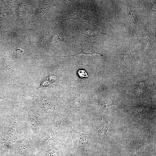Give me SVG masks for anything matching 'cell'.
<instances>
[{"label": "cell", "instance_id": "13", "mask_svg": "<svg viewBox=\"0 0 156 156\" xmlns=\"http://www.w3.org/2000/svg\"><path fill=\"white\" fill-rule=\"evenodd\" d=\"M63 152L64 156H74L72 153L70 149L65 144H64Z\"/></svg>", "mask_w": 156, "mask_h": 156}, {"label": "cell", "instance_id": "7", "mask_svg": "<svg viewBox=\"0 0 156 156\" xmlns=\"http://www.w3.org/2000/svg\"><path fill=\"white\" fill-rule=\"evenodd\" d=\"M65 140H60L53 144L44 148L33 156H64L63 147Z\"/></svg>", "mask_w": 156, "mask_h": 156}, {"label": "cell", "instance_id": "12", "mask_svg": "<svg viewBox=\"0 0 156 156\" xmlns=\"http://www.w3.org/2000/svg\"><path fill=\"white\" fill-rule=\"evenodd\" d=\"M54 75H51L49 77L45 78L39 87V88H41L43 86H49V84H50V82H51V83H52L57 81L58 79L57 76Z\"/></svg>", "mask_w": 156, "mask_h": 156}, {"label": "cell", "instance_id": "14", "mask_svg": "<svg viewBox=\"0 0 156 156\" xmlns=\"http://www.w3.org/2000/svg\"><path fill=\"white\" fill-rule=\"evenodd\" d=\"M77 74L81 78L89 77L87 73L84 69H80L77 72Z\"/></svg>", "mask_w": 156, "mask_h": 156}, {"label": "cell", "instance_id": "2", "mask_svg": "<svg viewBox=\"0 0 156 156\" xmlns=\"http://www.w3.org/2000/svg\"><path fill=\"white\" fill-rule=\"evenodd\" d=\"M73 124L68 119L57 114L51 122H47L41 138L36 144L38 151L65 140Z\"/></svg>", "mask_w": 156, "mask_h": 156}, {"label": "cell", "instance_id": "10", "mask_svg": "<svg viewBox=\"0 0 156 156\" xmlns=\"http://www.w3.org/2000/svg\"><path fill=\"white\" fill-rule=\"evenodd\" d=\"M94 104L96 108L101 110H104L107 107L112 105H117L110 98L104 96L98 98L94 101Z\"/></svg>", "mask_w": 156, "mask_h": 156}, {"label": "cell", "instance_id": "6", "mask_svg": "<svg viewBox=\"0 0 156 156\" xmlns=\"http://www.w3.org/2000/svg\"><path fill=\"white\" fill-rule=\"evenodd\" d=\"M18 117L17 114L14 115L6 124L1 133L3 137L14 144L16 142L18 136L17 126Z\"/></svg>", "mask_w": 156, "mask_h": 156}, {"label": "cell", "instance_id": "5", "mask_svg": "<svg viewBox=\"0 0 156 156\" xmlns=\"http://www.w3.org/2000/svg\"><path fill=\"white\" fill-rule=\"evenodd\" d=\"M59 98L56 94L41 93L39 95V102H36L45 113L48 122H51L57 115L56 106Z\"/></svg>", "mask_w": 156, "mask_h": 156}, {"label": "cell", "instance_id": "3", "mask_svg": "<svg viewBox=\"0 0 156 156\" xmlns=\"http://www.w3.org/2000/svg\"><path fill=\"white\" fill-rule=\"evenodd\" d=\"M68 133L72 139L73 147L71 152L74 156H89L93 146L94 135L93 133H84L78 132L72 127L70 128Z\"/></svg>", "mask_w": 156, "mask_h": 156}, {"label": "cell", "instance_id": "4", "mask_svg": "<svg viewBox=\"0 0 156 156\" xmlns=\"http://www.w3.org/2000/svg\"><path fill=\"white\" fill-rule=\"evenodd\" d=\"M12 156H33L38 151L36 143L26 132L18 136Z\"/></svg>", "mask_w": 156, "mask_h": 156}, {"label": "cell", "instance_id": "9", "mask_svg": "<svg viewBox=\"0 0 156 156\" xmlns=\"http://www.w3.org/2000/svg\"><path fill=\"white\" fill-rule=\"evenodd\" d=\"M146 82L142 81L139 82L134 88V92L137 96L140 97L146 96L151 94V90Z\"/></svg>", "mask_w": 156, "mask_h": 156}, {"label": "cell", "instance_id": "11", "mask_svg": "<svg viewBox=\"0 0 156 156\" xmlns=\"http://www.w3.org/2000/svg\"><path fill=\"white\" fill-rule=\"evenodd\" d=\"M89 42L85 40L83 43L80 44L82 47L81 50L77 53L73 55L63 56L62 57L72 56L80 54L92 55L95 53H98L95 49H93V47L90 45Z\"/></svg>", "mask_w": 156, "mask_h": 156}, {"label": "cell", "instance_id": "8", "mask_svg": "<svg viewBox=\"0 0 156 156\" xmlns=\"http://www.w3.org/2000/svg\"><path fill=\"white\" fill-rule=\"evenodd\" d=\"M14 144L0 134V156H12Z\"/></svg>", "mask_w": 156, "mask_h": 156}, {"label": "cell", "instance_id": "1", "mask_svg": "<svg viewBox=\"0 0 156 156\" xmlns=\"http://www.w3.org/2000/svg\"><path fill=\"white\" fill-rule=\"evenodd\" d=\"M24 129L36 144L41 138L47 123L44 112L36 101L29 99L22 107Z\"/></svg>", "mask_w": 156, "mask_h": 156}]
</instances>
